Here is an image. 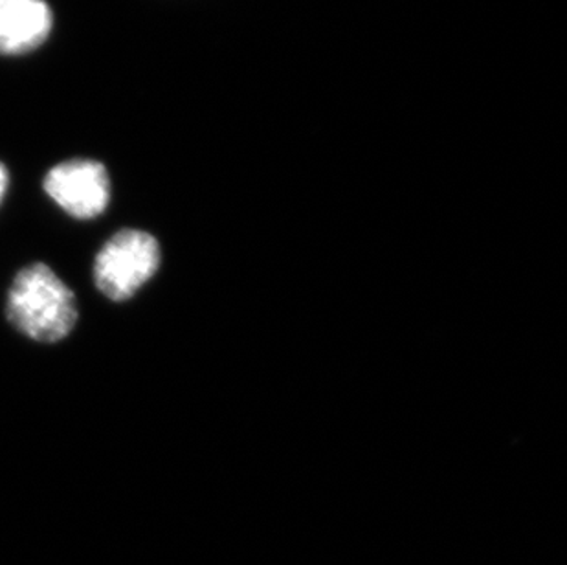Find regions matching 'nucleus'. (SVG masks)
Instances as JSON below:
<instances>
[{"instance_id": "obj_1", "label": "nucleus", "mask_w": 567, "mask_h": 565, "mask_svg": "<svg viewBox=\"0 0 567 565\" xmlns=\"http://www.w3.org/2000/svg\"><path fill=\"white\" fill-rule=\"evenodd\" d=\"M6 316L28 340L58 343L74 331L80 310L72 288L49 265L32 263L11 281Z\"/></svg>"}, {"instance_id": "obj_5", "label": "nucleus", "mask_w": 567, "mask_h": 565, "mask_svg": "<svg viewBox=\"0 0 567 565\" xmlns=\"http://www.w3.org/2000/svg\"><path fill=\"white\" fill-rule=\"evenodd\" d=\"M8 184H10V175H8V170H6L4 164L0 162V204L4 201Z\"/></svg>"}, {"instance_id": "obj_2", "label": "nucleus", "mask_w": 567, "mask_h": 565, "mask_svg": "<svg viewBox=\"0 0 567 565\" xmlns=\"http://www.w3.org/2000/svg\"><path fill=\"white\" fill-rule=\"evenodd\" d=\"M161 245L142 229H120L94 259V282L105 298L127 301L155 278L161 268Z\"/></svg>"}, {"instance_id": "obj_4", "label": "nucleus", "mask_w": 567, "mask_h": 565, "mask_svg": "<svg viewBox=\"0 0 567 565\" xmlns=\"http://www.w3.org/2000/svg\"><path fill=\"white\" fill-rule=\"evenodd\" d=\"M52 11L43 0H0V54H24L47 41Z\"/></svg>"}, {"instance_id": "obj_3", "label": "nucleus", "mask_w": 567, "mask_h": 565, "mask_svg": "<svg viewBox=\"0 0 567 565\" xmlns=\"http://www.w3.org/2000/svg\"><path fill=\"white\" fill-rule=\"evenodd\" d=\"M44 192L63 212L80 220L96 219L111 203V178L96 161H69L52 167Z\"/></svg>"}]
</instances>
